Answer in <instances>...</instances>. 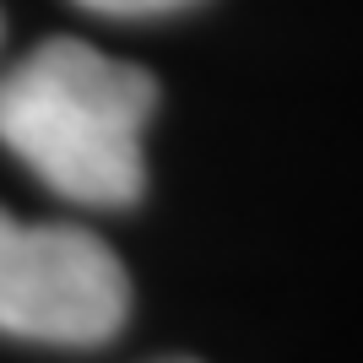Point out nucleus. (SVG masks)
I'll return each mask as SVG.
<instances>
[{
    "instance_id": "f257e3e1",
    "label": "nucleus",
    "mask_w": 363,
    "mask_h": 363,
    "mask_svg": "<svg viewBox=\"0 0 363 363\" xmlns=\"http://www.w3.org/2000/svg\"><path fill=\"white\" fill-rule=\"evenodd\" d=\"M157 82L87 38H44L0 71V147L76 206H130L147 190Z\"/></svg>"
},
{
    "instance_id": "f03ea898",
    "label": "nucleus",
    "mask_w": 363,
    "mask_h": 363,
    "mask_svg": "<svg viewBox=\"0 0 363 363\" xmlns=\"http://www.w3.org/2000/svg\"><path fill=\"white\" fill-rule=\"evenodd\" d=\"M130 315V277L98 233L22 223L0 206V336L44 347H104Z\"/></svg>"
},
{
    "instance_id": "7ed1b4c3",
    "label": "nucleus",
    "mask_w": 363,
    "mask_h": 363,
    "mask_svg": "<svg viewBox=\"0 0 363 363\" xmlns=\"http://www.w3.org/2000/svg\"><path fill=\"white\" fill-rule=\"evenodd\" d=\"M82 11H98V16H168V11H184L196 0H71Z\"/></svg>"
},
{
    "instance_id": "20e7f679",
    "label": "nucleus",
    "mask_w": 363,
    "mask_h": 363,
    "mask_svg": "<svg viewBox=\"0 0 363 363\" xmlns=\"http://www.w3.org/2000/svg\"><path fill=\"white\" fill-rule=\"evenodd\" d=\"M163 363H196V358H163Z\"/></svg>"
},
{
    "instance_id": "39448f33",
    "label": "nucleus",
    "mask_w": 363,
    "mask_h": 363,
    "mask_svg": "<svg viewBox=\"0 0 363 363\" xmlns=\"http://www.w3.org/2000/svg\"><path fill=\"white\" fill-rule=\"evenodd\" d=\"M0 28H6V22H0Z\"/></svg>"
}]
</instances>
